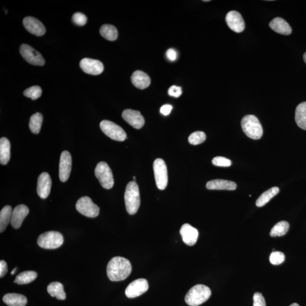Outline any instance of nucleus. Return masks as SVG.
<instances>
[{"label": "nucleus", "mask_w": 306, "mask_h": 306, "mask_svg": "<svg viewBox=\"0 0 306 306\" xmlns=\"http://www.w3.org/2000/svg\"><path fill=\"white\" fill-rule=\"evenodd\" d=\"M131 272V265L128 259L122 257H114L108 262L107 274L111 281L126 280Z\"/></svg>", "instance_id": "nucleus-1"}, {"label": "nucleus", "mask_w": 306, "mask_h": 306, "mask_svg": "<svg viewBox=\"0 0 306 306\" xmlns=\"http://www.w3.org/2000/svg\"><path fill=\"white\" fill-rule=\"evenodd\" d=\"M211 294V290L208 286L202 284L196 285L186 294L185 301L189 306H198L207 301Z\"/></svg>", "instance_id": "nucleus-2"}, {"label": "nucleus", "mask_w": 306, "mask_h": 306, "mask_svg": "<svg viewBox=\"0 0 306 306\" xmlns=\"http://www.w3.org/2000/svg\"><path fill=\"white\" fill-rule=\"evenodd\" d=\"M125 200L127 212L131 215L136 214L140 206V196L138 186L135 181H130L127 184Z\"/></svg>", "instance_id": "nucleus-3"}, {"label": "nucleus", "mask_w": 306, "mask_h": 306, "mask_svg": "<svg viewBox=\"0 0 306 306\" xmlns=\"http://www.w3.org/2000/svg\"><path fill=\"white\" fill-rule=\"evenodd\" d=\"M241 126L244 133L252 139H259L262 136V127L257 116L253 115L244 116Z\"/></svg>", "instance_id": "nucleus-4"}, {"label": "nucleus", "mask_w": 306, "mask_h": 306, "mask_svg": "<svg viewBox=\"0 0 306 306\" xmlns=\"http://www.w3.org/2000/svg\"><path fill=\"white\" fill-rule=\"evenodd\" d=\"M64 243L63 235L59 232L48 231L41 234L38 239L39 246L44 249H56Z\"/></svg>", "instance_id": "nucleus-5"}, {"label": "nucleus", "mask_w": 306, "mask_h": 306, "mask_svg": "<svg viewBox=\"0 0 306 306\" xmlns=\"http://www.w3.org/2000/svg\"><path fill=\"white\" fill-rule=\"evenodd\" d=\"M95 175L104 188L110 189L113 187L114 184L113 174L107 163L100 162L96 165Z\"/></svg>", "instance_id": "nucleus-6"}, {"label": "nucleus", "mask_w": 306, "mask_h": 306, "mask_svg": "<svg viewBox=\"0 0 306 306\" xmlns=\"http://www.w3.org/2000/svg\"><path fill=\"white\" fill-rule=\"evenodd\" d=\"M155 180L158 189L164 190L168 184L167 166L162 159L158 158L153 164Z\"/></svg>", "instance_id": "nucleus-7"}, {"label": "nucleus", "mask_w": 306, "mask_h": 306, "mask_svg": "<svg viewBox=\"0 0 306 306\" xmlns=\"http://www.w3.org/2000/svg\"><path fill=\"white\" fill-rule=\"evenodd\" d=\"M100 128L107 136L118 141H124L127 138V134L121 127L109 121H103L100 123Z\"/></svg>", "instance_id": "nucleus-8"}, {"label": "nucleus", "mask_w": 306, "mask_h": 306, "mask_svg": "<svg viewBox=\"0 0 306 306\" xmlns=\"http://www.w3.org/2000/svg\"><path fill=\"white\" fill-rule=\"evenodd\" d=\"M76 207L81 214L87 218H95L99 214V207L93 203L90 197L87 196L82 197L77 201Z\"/></svg>", "instance_id": "nucleus-9"}, {"label": "nucleus", "mask_w": 306, "mask_h": 306, "mask_svg": "<svg viewBox=\"0 0 306 306\" xmlns=\"http://www.w3.org/2000/svg\"><path fill=\"white\" fill-rule=\"evenodd\" d=\"M20 53L23 59L31 64L43 66L45 64V60L41 54L29 45L22 44Z\"/></svg>", "instance_id": "nucleus-10"}, {"label": "nucleus", "mask_w": 306, "mask_h": 306, "mask_svg": "<svg viewBox=\"0 0 306 306\" xmlns=\"http://www.w3.org/2000/svg\"><path fill=\"white\" fill-rule=\"evenodd\" d=\"M148 281L144 278H139L127 286L125 293L128 298H136L148 291Z\"/></svg>", "instance_id": "nucleus-11"}, {"label": "nucleus", "mask_w": 306, "mask_h": 306, "mask_svg": "<svg viewBox=\"0 0 306 306\" xmlns=\"http://www.w3.org/2000/svg\"><path fill=\"white\" fill-rule=\"evenodd\" d=\"M226 21L229 28L235 33H242L245 29V21L237 11H229L226 15Z\"/></svg>", "instance_id": "nucleus-12"}, {"label": "nucleus", "mask_w": 306, "mask_h": 306, "mask_svg": "<svg viewBox=\"0 0 306 306\" xmlns=\"http://www.w3.org/2000/svg\"><path fill=\"white\" fill-rule=\"evenodd\" d=\"M80 68L83 71L91 75H99L103 72L104 66L99 60L85 58L80 61Z\"/></svg>", "instance_id": "nucleus-13"}, {"label": "nucleus", "mask_w": 306, "mask_h": 306, "mask_svg": "<svg viewBox=\"0 0 306 306\" xmlns=\"http://www.w3.org/2000/svg\"><path fill=\"white\" fill-rule=\"evenodd\" d=\"M72 157L68 151L62 152L59 164V177L62 182L67 181L72 170Z\"/></svg>", "instance_id": "nucleus-14"}, {"label": "nucleus", "mask_w": 306, "mask_h": 306, "mask_svg": "<svg viewBox=\"0 0 306 306\" xmlns=\"http://www.w3.org/2000/svg\"><path fill=\"white\" fill-rule=\"evenodd\" d=\"M52 180L47 173H43L38 177L37 193L42 199L47 198L51 192Z\"/></svg>", "instance_id": "nucleus-15"}, {"label": "nucleus", "mask_w": 306, "mask_h": 306, "mask_svg": "<svg viewBox=\"0 0 306 306\" xmlns=\"http://www.w3.org/2000/svg\"><path fill=\"white\" fill-rule=\"evenodd\" d=\"M122 117L125 121L135 129H141L145 125V120L140 112L127 109L123 112Z\"/></svg>", "instance_id": "nucleus-16"}, {"label": "nucleus", "mask_w": 306, "mask_h": 306, "mask_svg": "<svg viewBox=\"0 0 306 306\" xmlns=\"http://www.w3.org/2000/svg\"><path fill=\"white\" fill-rule=\"evenodd\" d=\"M23 23L25 29L35 36L41 37L45 33L44 26L36 18L27 17L23 19Z\"/></svg>", "instance_id": "nucleus-17"}, {"label": "nucleus", "mask_w": 306, "mask_h": 306, "mask_svg": "<svg viewBox=\"0 0 306 306\" xmlns=\"http://www.w3.org/2000/svg\"><path fill=\"white\" fill-rule=\"evenodd\" d=\"M180 233L184 243L188 246L195 245L199 237V231L188 223L181 226Z\"/></svg>", "instance_id": "nucleus-18"}, {"label": "nucleus", "mask_w": 306, "mask_h": 306, "mask_svg": "<svg viewBox=\"0 0 306 306\" xmlns=\"http://www.w3.org/2000/svg\"><path fill=\"white\" fill-rule=\"evenodd\" d=\"M29 214V209L25 205H19L14 209L11 216L10 223L14 228L21 226L23 220Z\"/></svg>", "instance_id": "nucleus-19"}, {"label": "nucleus", "mask_w": 306, "mask_h": 306, "mask_svg": "<svg viewBox=\"0 0 306 306\" xmlns=\"http://www.w3.org/2000/svg\"><path fill=\"white\" fill-rule=\"evenodd\" d=\"M206 187L210 190L234 191L237 188V184L230 180L216 179L208 181Z\"/></svg>", "instance_id": "nucleus-20"}, {"label": "nucleus", "mask_w": 306, "mask_h": 306, "mask_svg": "<svg viewBox=\"0 0 306 306\" xmlns=\"http://www.w3.org/2000/svg\"><path fill=\"white\" fill-rule=\"evenodd\" d=\"M269 26L275 32L284 36H289L292 32V28L289 23L280 17L274 18L270 22Z\"/></svg>", "instance_id": "nucleus-21"}, {"label": "nucleus", "mask_w": 306, "mask_h": 306, "mask_svg": "<svg viewBox=\"0 0 306 306\" xmlns=\"http://www.w3.org/2000/svg\"><path fill=\"white\" fill-rule=\"evenodd\" d=\"M131 83L139 89H145L149 87L151 80L149 76L144 72L137 71L131 77Z\"/></svg>", "instance_id": "nucleus-22"}, {"label": "nucleus", "mask_w": 306, "mask_h": 306, "mask_svg": "<svg viewBox=\"0 0 306 306\" xmlns=\"http://www.w3.org/2000/svg\"><path fill=\"white\" fill-rule=\"evenodd\" d=\"M3 301L9 306H25L28 303L25 296L17 293L5 294L3 297Z\"/></svg>", "instance_id": "nucleus-23"}, {"label": "nucleus", "mask_w": 306, "mask_h": 306, "mask_svg": "<svg viewBox=\"0 0 306 306\" xmlns=\"http://www.w3.org/2000/svg\"><path fill=\"white\" fill-rule=\"evenodd\" d=\"M10 159V143L5 137L0 139V163L2 165L8 164Z\"/></svg>", "instance_id": "nucleus-24"}, {"label": "nucleus", "mask_w": 306, "mask_h": 306, "mask_svg": "<svg viewBox=\"0 0 306 306\" xmlns=\"http://www.w3.org/2000/svg\"><path fill=\"white\" fill-rule=\"evenodd\" d=\"M48 293L52 297H56L57 300H64L66 299V294L64 286L59 282H53L47 286Z\"/></svg>", "instance_id": "nucleus-25"}, {"label": "nucleus", "mask_w": 306, "mask_h": 306, "mask_svg": "<svg viewBox=\"0 0 306 306\" xmlns=\"http://www.w3.org/2000/svg\"><path fill=\"white\" fill-rule=\"evenodd\" d=\"M295 119L297 126L306 130V102L300 103L297 107Z\"/></svg>", "instance_id": "nucleus-26"}, {"label": "nucleus", "mask_w": 306, "mask_h": 306, "mask_svg": "<svg viewBox=\"0 0 306 306\" xmlns=\"http://www.w3.org/2000/svg\"><path fill=\"white\" fill-rule=\"evenodd\" d=\"M12 208L9 205L3 207L0 212V232L4 231L6 227L11 222L12 216Z\"/></svg>", "instance_id": "nucleus-27"}, {"label": "nucleus", "mask_w": 306, "mask_h": 306, "mask_svg": "<svg viewBox=\"0 0 306 306\" xmlns=\"http://www.w3.org/2000/svg\"><path fill=\"white\" fill-rule=\"evenodd\" d=\"M280 191V189L277 187L271 188L266 191L262 193L260 197H259L256 202V205L258 207L264 206L273 197L277 195Z\"/></svg>", "instance_id": "nucleus-28"}, {"label": "nucleus", "mask_w": 306, "mask_h": 306, "mask_svg": "<svg viewBox=\"0 0 306 306\" xmlns=\"http://www.w3.org/2000/svg\"><path fill=\"white\" fill-rule=\"evenodd\" d=\"M37 276V273L34 271H25L18 275L15 278L14 283L18 285L28 284L36 280Z\"/></svg>", "instance_id": "nucleus-29"}, {"label": "nucleus", "mask_w": 306, "mask_h": 306, "mask_svg": "<svg viewBox=\"0 0 306 306\" xmlns=\"http://www.w3.org/2000/svg\"><path fill=\"white\" fill-rule=\"evenodd\" d=\"M100 35L106 40L114 41L117 40L118 32L115 26L111 25H103L100 29Z\"/></svg>", "instance_id": "nucleus-30"}, {"label": "nucleus", "mask_w": 306, "mask_h": 306, "mask_svg": "<svg viewBox=\"0 0 306 306\" xmlns=\"http://www.w3.org/2000/svg\"><path fill=\"white\" fill-rule=\"evenodd\" d=\"M289 223L285 220L278 222L271 229L270 235L271 237H281L287 233L289 229Z\"/></svg>", "instance_id": "nucleus-31"}, {"label": "nucleus", "mask_w": 306, "mask_h": 306, "mask_svg": "<svg viewBox=\"0 0 306 306\" xmlns=\"http://www.w3.org/2000/svg\"><path fill=\"white\" fill-rule=\"evenodd\" d=\"M43 123V116L41 113H37L31 116L29 122V128L34 134L40 132Z\"/></svg>", "instance_id": "nucleus-32"}, {"label": "nucleus", "mask_w": 306, "mask_h": 306, "mask_svg": "<svg viewBox=\"0 0 306 306\" xmlns=\"http://www.w3.org/2000/svg\"><path fill=\"white\" fill-rule=\"evenodd\" d=\"M206 139V134L203 131H197L192 133L188 137V141L193 145L202 144Z\"/></svg>", "instance_id": "nucleus-33"}, {"label": "nucleus", "mask_w": 306, "mask_h": 306, "mask_svg": "<svg viewBox=\"0 0 306 306\" xmlns=\"http://www.w3.org/2000/svg\"><path fill=\"white\" fill-rule=\"evenodd\" d=\"M42 94V90L40 87L34 86L27 88L23 92V94L26 97L30 98L32 100H36L40 98Z\"/></svg>", "instance_id": "nucleus-34"}, {"label": "nucleus", "mask_w": 306, "mask_h": 306, "mask_svg": "<svg viewBox=\"0 0 306 306\" xmlns=\"http://www.w3.org/2000/svg\"><path fill=\"white\" fill-rule=\"evenodd\" d=\"M285 260V256L284 253L280 251H273L270 254L269 261L271 264L277 265L282 264Z\"/></svg>", "instance_id": "nucleus-35"}, {"label": "nucleus", "mask_w": 306, "mask_h": 306, "mask_svg": "<svg viewBox=\"0 0 306 306\" xmlns=\"http://www.w3.org/2000/svg\"><path fill=\"white\" fill-rule=\"evenodd\" d=\"M212 164L219 167H229L232 162L228 159L223 157H216L212 160Z\"/></svg>", "instance_id": "nucleus-36"}, {"label": "nucleus", "mask_w": 306, "mask_h": 306, "mask_svg": "<svg viewBox=\"0 0 306 306\" xmlns=\"http://www.w3.org/2000/svg\"><path fill=\"white\" fill-rule=\"evenodd\" d=\"M72 21L76 25L83 26L86 24L87 18L85 14L82 13L77 12L73 14Z\"/></svg>", "instance_id": "nucleus-37"}, {"label": "nucleus", "mask_w": 306, "mask_h": 306, "mask_svg": "<svg viewBox=\"0 0 306 306\" xmlns=\"http://www.w3.org/2000/svg\"><path fill=\"white\" fill-rule=\"evenodd\" d=\"M253 306H266L265 298L261 293H255L253 297Z\"/></svg>", "instance_id": "nucleus-38"}, {"label": "nucleus", "mask_w": 306, "mask_h": 306, "mask_svg": "<svg viewBox=\"0 0 306 306\" xmlns=\"http://www.w3.org/2000/svg\"><path fill=\"white\" fill-rule=\"evenodd\" d=\"M169 95L173 96V97L178 98L182 94V90L180 87L173 85L170 87L168 91Z\"/></svg>", "instance_id": "nucleus-39"}, {"label": "nucleus", "mask_w": 306, "mask_h": 306, "mask_svg": "<svg viewBox=\"0 0 306 306\" xmlns=\"http://www.w3.org/2000/svg\"><path fill=\"white\" fill-rule=\"evenodd\" d=\"M166 56L168 59L170 61H175L177 58V52L175 49L173 48H170L166 52Z\"/></svg>", "instance_id": "nucleus-40"}, {"label": "nucleus", "mask_w": 306, "mask_h": 306, "mask_svg": "<svg viewBox=\"0 0 306 306\" xmlns=\"http://www.w3.org/2000/svg\"><path fill=\"white\" fill-rule=\"evenodd\" d=\"M7 265L4 261L0 262V277L2 278L7 273Z\"/></svg>", "instance_id": "nucleus-41"}, {"label": "nucleus", "mask_w": 306, "mask_h": 306, "mask_svg": "<svg viewBox=\"0 0 306 306\" xmlns=\"http://www.w3.org/2000/svg\"><path fill=\"white\" fill-rule=\"evenodd\" d=\"M173 109V106L170 104H165L161 108L160 112L162 115L168 116Z\"/></svg>", "instance_id": "nucleus-42"}, {"label": "nucleus", "mask_w": 306, "mask_h": 306, "mask_svg": "<svg viewBox=\"0 0 306 306\" xmlns=\"http://www.w3.org/2000/svg\"><path fill=\"white\" fill-rule=\"evenodd\" d=\"M17 270V268H15L13 270H12V272H11V274H14L15 272V271Z\"/></svg>", "instance_id": "nucleus-43"}, {"label": "nucleus", "mask_w": 306, "mask_h": 306, "mask_svg": "<svg viewBox=\"0 0 306 306\" xmlns=\"http://www.w3.org/2000/svg\"><path fill=\"white\" fill-rule=\"evenodd\" d=\"M289 306H300L299 305L296 303H294Z\"/></svg>", "instance_id": "nucleus-44"}, {"label": "nucleus", "mask_w": 306, "mask_h": 306, "mask_svg": "<svg viewBox=\"0 0 306 306\" xmlns=\"http://www.w3.org/2000/svg\"><path fill=\"white\" fill-rule=\"evenodd\" d=\"M304 61H305V63L306 64V52L304 54Z\"/></svg>", "instance_id": "nucleus-45"}, {"label": "nucleus", "mask_w": 306, "mask_h": 306, "mask_svg": "<svg viewBox=\"0 0 306 306\" xmlns=\"http://www.w3.org/2000/svg\"><path fill=\"white\" fill-rule=\"evenodd\" d=\"M204 2H208V1H209V0H206V1H204Z\"/></svg>", "instance_id": "nucleus-46"}, {"label": "nucleus", "mask_w": 306, "mask_h": 306, "mask_svg": "<svg viewBox=\"0 0 306 306\" xmlns=\"http://www.w3.org/2000/svg\"><path fill=\"white\" fill-rule=\"evenodd\" d=\"M133 180H134V181H135V176L133 177Z\"/></svg>", "instance_id": "nucleus-47"}]
</instances>
